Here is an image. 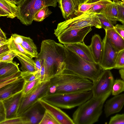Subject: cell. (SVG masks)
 I'll return each instance as SVG.
<instances>
[{"mask_svg":"<svg viewBox=\"0 0 124 124\" xmlns=\"http://www.w3.org/2000/svg\"><path fill=\"white\" fill-rule=\"evenodd\" d=\"M21 76L26 82L31 81L38 79L35 74L28 72L21 71Z\"/></svg>","mask_w":124,"mask_h":124,"instance_id":"74e56055","label":"cell"},{"mask_svg":"<svg viewBox=\"0 0 124 124\" xmlns=\"http://www.w3.org/2000/svg\"><path fill=\"white\" fill-rule=\"evenodd\" d=\"M111 93L99 97L93 96L79 106L72 116L74 124H93L98 122L104 104Z\"/></svg>","mask_w":124,"mask_h":124,"instance_id":"277c9868","label":"cell"},{"mask_svg":"<svg viewBox=\"0 0 124 124\" xmlns=\"http://www.w3.org/2000/svg\"><path fill=\"white\" fill-rule=\"evenodd\" d=\"M101 0H85L79 6L75 14V17L81 15L91 9L92 7L99 3Z\"/></svg>","mask_w":124,"mask_h":124,"instance_id":"484cf974","label":"cell"},{"mask_svg":"<svg viewBox=\"0 0 124 124\" xmlns=\"http://www.w3.org/2000/svg\"><path fill=\"white\" fill-rule=\"evenodd\" d=\"M6 119V113L3 101L0 100V122Z\"/></svg>","mask_w":124,"mask_h":124,"instance_id":"60d3db41","label":"cell"},{"mask_svg":"<svg viewBox=\"0 0 124 124\" xmlns=\"http://www.w3.org/2000/svg\"><path fill=\"white\" fill-rule=\"evenodd\" d=\"M35 61V68L36 72L41 70L44 63V61L43 59L38 57L36 58Z\"/></svg>","mask_w":124,"mask_h":124,"instance_id":"7bdbcfd3","label":"cell"},{"mask_svg":"<svg viewBox=\"0 0 124 124\" xmlns=\"http://www.w3.org/2000/svg\"><path fill=\"white\" fill-rule=\"evenodd\" d=\"M116 31L124 39V25L117 24L114 28Z\"/></svg>","mask_w":124,"mask_h":124,"instance_id":"b9f144b4","label":"cell"},{"mask_svg":"<svg viewBox=\"0 0 124 124\" xmlns=\"http://www.w3.org/2000/svg\"><path fill=\"white\" fill-rule=\"evenodd\" d=\"M19 16L18 6L8 0H0V16L14 18Z\"/></svg>","mask_w":124,"mask_h":124,"instance_id":"d6986e66","label":"cell"},{"mask_svg":"<svg viewBox=\"0 0 124 124\" xmlns=\"http://www.w3.org/2000/svg\"><path fill=\"white\" fill-rule=\"evenodd\" d=\"M118 3V2L113 0L102 9L100 14L104 16L114 24L117 21Z\"/></svg>","mask_w":124,"mask_h":124,"instance_id":"7402d4cb","label":"cell"},{"mask_svg":"<svg viewBox=\"0 0 124 124\" xmlns=\"http://www.w3.org/2000/svg\"><path fill=\"white\" fill-rule=\"evenodd\" d=\"M109 124H124V114H117L111 117Z\"/></svg>","mask_w":124,"mask_h":124,"instance_id":"8d00e7d4","label":"cell"},{"mask_svg":"<svg viewBox=\"0 0 124 124\" xmlns=\"http://www.w3.org/2000/svg\"><path fill=\"white\" fill-rule=\"evenodd\" d=\"M100 20L102 28L105 30L110 28H114L113 23L109 21L104 16L101 14H97Z\"/></svg>","mask_w":124,"mask_h":124,"instance_id":"e575fe53","label":"cell"},{"mask_svg":"<svg viewBox=\"0 0 124 124\" xmlns=\"http://www.w3.org/2000/svg\"><path fill=\"white\" fill-rule=\"evenodd\" d=\"M124 105V93L114 96L108 100L104 105V111L106 117L120 112Z\"/></svg>","mask_w":124,"mask_h":124,"instance_id":"9a60e30c","label":"cell"},{"mask_svg":"<svg viewBox=\"0 0 124 124\" xmlns=\"http://www.w3.org/2000/svg\"><path fill=\"white\" fill-rule=\"evenodd\" d=\"M92 30L91 27L65 31L57 37L59 41L63 44L81 43L87 34Z\"/></svg>","mask_w":124,"mask_h":124,"instance_id":"8fae6325","label":"cell"},{"mask_svg":"<svg viewBox=\"0 0 124 124\" xmlns=\"http://www.w3.org/2000/svg\"><path fill=\"white\" fill-rule=\"evenodd\" d=\"M39 124H58L53 116L45 110L43 118Z\"/></svg>","mask_w":124,"mask_h":124,"instance_id":"836d02e7","label":"cell"},{"mask_svg":"<svg viewBox=\"0 0 124 124\" xmlns=\"http://www.w3.org/2000/svg\"><path fill=\"white\" fill-rule=\"evenodd\" d=\"M0 124H29L28 117L26 114L8 119L0 122Z\"/></svg>","mask_w":124,"mask_h":124,"instance_id":"f1b7e54d","label":"cell"},{"mask_svg":"<svg viewBox=\"0 0 124 124\" xmlns=\"http://www.w3.org/2000/svg\"><path fill=\"white\" fill-rule=\"evenodd\" d=\"M90 26L98 29L102 28L97 14L87 12L75 17L59 23L54 30V34L57 37L64 31Z\"/></svg>","mask_w":124,"mask_h":124,"instance_id":"8992f818","label":"cell"},{"mask_svg":"<svg viewBox=\"0 0 124 124\" xmlns=\"http://www.w3.org/2000/svg\"><path fill=\"white\" fill-rule=\"evenodd\" d=\"M41 83L38 78L29 82L25 81L23 88L22 91V97H25L31 93Z\"/></svg>","mask_w":124,"mask_h":124,"instance_id":"4316f807","label":"cell"},{"mask_svg":"<svg viewBox=\"0 0 124 124\" xmlns=\"http://www.w3.org/2000/svg\"><path fill=\"white\" fill-rule=\"evenodd\" d=\"M17 54L16 57L20 61L23 71H27L36 74L35 63L32 58H29L21 54L15 52Z\"/></svg>","mask_w":124,"mask_h":124,"instance_id":"cb8c5ba5","label":"cell"},{"mask_svg":"<svg viewBox=\"0 0 124 124\" xmlns=\"http://www.w3.org/2000/svg\"><path fill=\"white\" fill-rule=\"evenodd\" d=\"M16 55L17 54L15 52L10 50L0 55V62H13L14 58Z\"/></svg>","mask_w":124,"mask_h":124,"instance_id":"d6a6232c","label":"cell"},{"mask_svg":"<svg viewBox=\"0 0 124 124\" xmlns=\"http://www.w3.org/2000/svg\"><path fill=\"white\" fill-rule=\"evenodd\" d=\"M120 1L118 2V14L117 20L124 25V7L120 3Z\"/></svg>","mask_w":124,"mask_h":124,"instance_id":"f35d334b","label":"cell"},{"mask_svg":"<svg viewBox=\"0 0 124 124\" xmlns=\"http://www.w3.org/2000/svg\"><path fill=\"white\" fill-rule=\"evenodd\" d=\"M24 0H14V3L18 6Z\"/></svg>","mask_w":124,"mask_h":124,"instance_id":"c3c4849f","label":"cell"},{"mask_svg":"<svg viewBox=\"0 0 124 124\" xmlns=\"http://www.w3.org/2000/svg\"><path fill=\"white\" fill-rule=\"evenodd\" d=\"M66 69L93 82L96 81L104 70L99 63L83 59L65 47Z\"/></svg>","mask_w":124,"mask_h":124,"instance_id":"3957f363","label":"cell"},{"mask_svg":"<svg viewBox=\"0 0 124 124\" xmlns=\"http://www.w3.org/2000/svg\"><path fill=\"white\" fill-rule=\"evenodd\" d=\"M10 1H11V2H13L14 3V0H8Z\"/></svg>","mask_w":124,"mask_h":124,"instance_id":"f5cc1de1","label":"cell"},{"mask_svg":"<svg viewBox=\"0 0 124 124\" xmlns=\"http://www.w3.org/2000/svg\"><path fill=\"white\" fill-rule=\"evenodd\" d=\"M39 103L54 118L58 124H74L72 119L60 108L46 102L42 99Z\"/></svg>","mask_w":124,"mask_h":124,"instance_id":"7c38bea8","label":"cell"},{"mask_svg":"<svg viewBox=\"0 0 124 124\" xmlns=\"http://www.w3.org/2000/svg\"><path fill=\"white\" fill-rule=\"evenodd\" d=\"M105 31V35L117 52L119 53L124 49V39L116 31L114 28L107 29Z\"/></svg>","mask_w":124,"mask_h":124,"instance_id":"44dd1931","label":"cell"},{"mask_svg":"<svg viewBox=\"0 0 124 124\" xmlns=\"http://www.w3.org/2000/svg\"><path fill=\"white\" fill-rule=\"evenodd\" d=\"M22 91L1 101L6 109V119L18 116V112L22 98Z\"/></svg>","mask_w":124,"mask_h":124,"instance_id":"5bb4252c","label":"cell"},{"mask_svg":"<svg viewBox=\"0 0 124 124\" xmlns=\"http://www.w3.org/2000/svg\"><path fill=\"white\" fill-rule=\"evenodd\" d=\"M116 2H118L120 1L119 0H114ZM121 0L123 2H124V0Z\"/></svg>","mask_w":124,"mask_h":124,"instance_id":"f907efd6","label":"cell"},{"mask_svg":"<svg viewBox=\"0 0 124 124\" xmlns=\"http://www.w3.org/2000/svg\"><path fill=\"white\" fill-rule=\"evenodd\" d=\"M24 83V81L21 78L0 88V100L3 101L22 91Z\"/></svg>","mask_w":124,"mask_h":124,"instance_id":"ac0fdd59","label":"cell"},{"mask_svg":"<svg viewBox=\"0 0 124 124\" xmlns=\"http://www.w3.org/2000/svg\"><path fill=\"white\" fill-rule=\"evenodd\" d=\"M0 38L7 39L6 35L5 33L0 29Z\"/></svg>","mask_w":124,"mask_h":124,"instance_id":"7dc6e473","label":"cell"},{"mask_svg":"<svg viewBox=\"0 0 124 124\" xmlns=\"http://www.w3.org/2000/svg\"><path fill=\"white\" fill-rule=\"evenodd\" d=\"M114 80L109 70H104L98 79L93 82V96L99 97L112 92Z\"/></svg>","mask_w":124,"mask_h":124,"instance_id":"9c48e42d","label":"cell"},{"mask_svg":"<svg viewBox=\"0 0 124 124\" xmlns=\"http://www.w3.org/2000/svg\"><path fill=\"white\" fill-rule=\"evenodd\" d=\"M124 68V49L119 52L118 55L114 69Z\"/></svg>","mask_w":124,"mask_h":124,"instance_id":"d590c367","label":"cell"},{"mask_svg":"<svg viewBox=\"0 0 124 124\" xmlns=\"http://www.w3.org/2000/svg\"><path fill=\"white\" fill-rule=\"evenodd\" d=\"M102 43V52L100 64L104 70L114 69L119 52H117L113 48L106 35Z\"/></svg>","mask_w":124,"mask_h":124,"instance_id":"30bf717a","label":"cell"},{"mask_svg":"<svg viewBox=\"0 0 124 124\" xmlns=\"http://www.w3.org/2000/svg\"><path fill=\"white\" fill-rule=\"evenodd\" d=\"M38 57L44 61L45 81L50 79L66 69L65 46L54 40L42 41Z\"/></svg>","mask_w":124,"mask_h":124,"instance_id":"6da1fadb","label":"cell"},{"mask_svg":"<svg viewBox=\"0 0 124 124\" xmlns=\"http://www.w3.org/2000/svg\"><path fill=\"white\" fill-rule=\"evenodd\" d=\"M8 43V46L10 50H12L23 54L32 58L33 57L25 50L19 44L16 43L11 36Z\"/></svg>","mask_w":124,"mask_h":124,"instance_id":"83f0119b","label":"cell"},{"mask_svg":"<svg viewBox=\"0 0 124 124\" xmlns=\"http://www.w3.org/2000/svg\"><path fill=\"white\" fill-rule=\"evenodd\" d=\"M35 107L29 112L27 116L29 121V124H39L43 116L37 108Z\"/></svg>","mask_w":124,"mask_h":124,"instance_id":"d4e9b609","label":"cell"},{"mask_svg":"<svg viewBox=\"0 0 124 124\" xmlns=\"http://www.w3.org/2000/svg\"><path fill=\"white\" fill-rule=\"evenodd\" d=\"M85 0H58L63 17L67 20L75 17L80 6Z\"/></svg>","mask_w":124,"mask_h":124,"instance_id":"4fadbf2b","label":"cell"},{"mask_svg":"<svg viewBox=\"0 0 124 124\" xmlns=\"http://www.w3.org/2000/svg\"><path fill=\"white\" fill-rule=\"evenodd\" d=\"M11 37L16 43L20 44L33 57H38L39 54L37 47L30 38L16 33L12 34Z\"/></svg>","mask_w":124,"mask_h":124,"instance_id":"2e32d148","label":"cell"},{"mask_svg":"<svg viewBox=\"0 0 124 124\" xmlns=\"http://www.w3.org/2000/svg\"><path fill=\"white\" fill-rule=\"evenodd\" d=\"M52 13V12L48 7H44L35 14L33 20L38 22L42 21Z\"/></svg>","mask_w":124,"mask_h":124,"instance_id":"f546056e","label":"cell"},{"mask_svg":"<svg viewBox=\"0 0 124 124\" xmlns=\"http://www.w3.org/2000/svg\"><path fill=\"white\" fill-rule=\"evenodd\" d=\"M112 2L101 0L87 12L100 14L102 9Z\"/></svg>","mask_w":124,"mask_h":124,"instance_id":"1f68e13d","label":"cell"},{"mask_svg":"<svg viewBox=\"0 0 124 124\" xmlns=\"http://www.w3.org/2000/svg\"><path fill=\"white\" fill-rule=\"evenodd\" d=\"M58 0H24L18 6L19 16L17 17L23 24H31L35 14L42 8L51 6L56 7Z\"/></svg>","mask_w":124,"mask_h":124,"instance_id":"52a82bcc","label":"cell"},{"mask_svg":"<svg viewBox=\"0 0 124 124\" xmlns=\"http://www.w3.org/2000/svg\"><path fill=\"white\" fill-rule=\"evenodd\" d=\"M124 91V81L120 79L114 80L111 93L113 95H118Z\"/></svg>","mask_w":124,"mask_h":124,"instance_id":"4dcf8cb0","label":"cell"},{"mask_svg":"<svg viewBox=\"0 0 124 124\" xmlns=\"http://www.w3.org/2000/svg\"><path fill=\"white\" fill-rule=\"evenodd\" d=\"M20 71L16 62H0V78L12 75Z\"/></svg>","mask_w":124,"mask_h":124,"instance_id":"603a6c76","label":"cell"},{"mask_svg":"<svg viewBox=\"0 0 124 124\" xmlns=\"http://www.w3.org/2000/svg\"><path fill=\"white\" fill-rule=\"evenodd\" d=\"M50 80L40 83L35 89L27 96L22 98L18 112V116L25 114L34 107L40 99L49 93Z\"/></svg>","mask_w":124,"mask_h":124,"instance_id":"ba28073f","label":"cell"},{"mask_svg":"<svg viewBox=\"0 0 124 124\" xmlns=\"http://www.w3.org/2000/svg\"><path fill=\"white\" fill-rule=\"evenodd\" d=\"M93 84V82L90 80L65 69L50 79L48 94L91 91Z\"/></svg>","mask_w":124,"mask_h":124,"instance_id":"7a4b0ae2","label":"cell"},{"mask_svg":"<svg viewBox=\"0 0 124 124\" xmlns=\"http://www.w3.org/2000/svg\"><path fill=\"white\" fill-rule=\"evenodd\" d=\"M120 3L124 7V2H123L121 1H120Z\"/></svg>","mask_w":124,"mask_h":124,"instance_id":"681fc988","label":"cell"},{"mask_svg":"<svg viewBox=\"0 0 124 124\" xmlns=\"http://www.w3.org/2000/svg\"><path fill=\"white\" fill-rule=\"evenodd\" d=\"M10 50L8 46V43L0 46V55Z\"/></svg>","mask_w":124,"mask_h":124,"instance_id":"ee69618b","label":"cell"},{"mask_svg":"<svg viewBox=\"0 0 124 124\" xmlns=\"http://www.w3.org/2000/svg\"><path fill=\"white\" fill-rule=\"evenodd\" d=\"M93 96L91 90L61 94H48L42 99L46 102L59 108L70 109L79 106Z\"/></svg>","mask_w":124,"mask_h":124,"instance_id":"5b68a950","label":"cell"},{"mask_svg":"<svg viewBox=\"0 0 124 124\" xmlns=\"http://www.w3.org/2000/svg\"><path fill=\"white\" fill-rule=\"evenodd\" d=\"M119 73L121 78L124 81V68L120 69Z\"/></svg>","mask_w":124,"mask_h":124,"instance_id":"bcb514c9","label":"cell"},{"mask_svg":"<svg viewBox=\"0 0 124 124\" xmlns=\"http://www.w3.org/2000/svg\"><path fill=\"white\" fill-rule=\"evenodd\" d=\"M89 46L95 62L100 64L102 52L103 43L99 34H95L93 36L91 44Z\"/></svg>","mask_w":124,"mask_h":124,"instance_id":"ffe728a7","label":"cell"},{"mask_svg":"<svg viewBox=\"0 0 124 124\" xmlns=\"http://www.w3.org/2000/svg\"><path fill=\"white\" fill-rule=\"evenodd\" d=\"M9 39H8L0 38V46L7 44L9 42Z\"/></svg>","mask_w":124,"mask_h":124,"instance_id":"f6af8a7d","label":"cell"},{"mask_svg":"<svg viewBox=\"0 0 124 124\" xmlns=\"http://www.w3.org/2000/svg\"><path fill=\"white\" fill-rule=\"evenodd\" d=\"M101 0L105 1H109V2H112V1L111 0Z\"/></svg>","mask_w":124,"mask_h":124,"instance_id":"816d5d0a","label":"cell"},{"mask_svg":"<svg viewBox=\"0 0 124 124\" xmlns=\"http://www.w3.org/2000/svg\"><path fill=\"white\" fill-rule=\"evenodd\" d=\"M63 45L84 59L90 62H95L89 46L86 45L84 42L65 44Z\"/></svg>","mask_w":124,"mask_h":124,"instance_id":"e0dca14e","label":"cell"},{"mask_svg":"<svg viewBox=\"0 0 124 124\" xmlns=\"http://www.w3.org/2000/svg\"><path fill=\"white\" fill-rule=\"evenodd\" d=\"M35 75L37 78L39 79L40 82H42L45 81V70L44 63L41 70L36 72Z\"/></svg>","mask_w":124,"mask_h":124,"instance_id":"ab89813d","label":"cell"}]
</instances>
